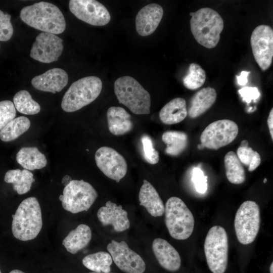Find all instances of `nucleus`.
<instances>
[{
	"instance_id": "nucleus-1",
	"label": "nucleus",
	"mask_w": 273,
	"mask_h": 273,
	"mask_svg": "<svg viewBox=\"0 0 273 273\" xmlns=\"http://www.w3.org/2000/svg\"><path fill=\"white\" fill-rule=\"evenodd\" d=\"M20 17L28 26L43 32L58 34L66 28L63 13L56 6L49 2H38L24 7Z\"/></svg>"
},
{
	"instance_id": "nucleus-2",
	"label": "nucleus",
	"mask_w": 273,
	"mask_h": 273,
	"mask_svg": "<svg viewBox=\"0 0 273 273\" xmlns=\"http://www.w3.org/2000/svg\"><path fill=\"white\" fill-rule=\"evenodd\" d=\"M42 226L41 211L38 200L34 197L24 199L13 215V236L22 241L31 240L37 237Z\"/></svg>"
},
{
	"instance_id": "nucleus-3",
	"label": "nucleus",
	"mask_w": 273,
	"mask_h": 273,
	"mask_svg": "<svg viewBox=\"0 0 273 273\" xmlns=\"http://www.w3.org/2000/svg\"><path fill=\"white\" fill-rule=\"evenodd\" d=\"M190 15L191 30L196 41L208 49L215 47L224 27L221 16L209 8H201Z\"/></svg>"
},
{
	"instance_id": "nucleus-4",
	"label": "nucleus",
	"mask_w": 273,
	"mask_h": 273,
	"mask_svg": "<svg viewBox=\"0 0 273 273\" xmlns=\"http://www.w3.org/2000/svg\"><path fill=\"white\" fill-rule=\"evenodd\" d=\"M114 92L119 102L133 113H150V95L134 78L124 76L117 79L114 82Z\"/></svg>"
},
{
	"instance_id": "nucleus-5",
	"label": "nucleus",
	"mask_w": 273,
	"mask_h": 273,
	"mask_svg": "<svg viewBox=\"0 0 273 273\" xmlns=\"http://www.w3.org/2000/svg\"><path fill=\"white\" fill-rule=\"evenodd\" d=\"M102 89V82L97 76L80 78L72 83L65 93L62 109L67 112L77 111L95 101Z\"/></svg>"
},
{
	"instance_id": "nucleus-6",
	"label": "nucleus",
	"mask_w": 273,
	"mask_h": 273,
	"mask_svg": "<svg viewBox=\"0 0 273 273\" xmlns=\"http://www.w3.org/2000/svg\"><path fill=\"white\" fill-rule=\"evenodd\" d=\"M164 212L165 224L171 237L183 240L191 236L194 228V217L181 199L176 197L169 198Z\"/></svg>"
},
{
	"instance_id": "nucleus-7",
	"label": "nucleus",
	"mask_w": 273,
	"mask_h": 273,
	"mask_svg": "<svg viewBox=\"0 0 273 273\" xmlns=\"http://www.w3.org/2000/svg\"><path fill=\"white\" fill-rule=\"evenodd\" d=\"M228 237L220 225L212 226L206 237L204 249L207 265L212 273H224L228 261Z\"/></svg>"
},
{
	"instance_id": "nucleus-8",
	"label": "nucleus",
	"mask_w": 273,
	"mask_h": 273,
	"mask_svg": "<svg viewBox=\"0 0 273 273\" xmlns=\"http://www.w3.org/2000/svg\"><path fill=\"white\" fill-rule=\"evenodd\" d=\"M98 197L94 187L83 180H72L59 196L63 208L75 214L87 211Z\"/></svg>"
},
{
	"instance_id": "nucleus-9",
	"label": "nucleus",
	"mask_w": 273,
	"mask_h": 273,
	"mask_svg": "<svg viewBox=\"0 0 273 273\" xmlns=\"http://www.w3.org/2000/svg\"><path fill=\"white\" fill-rule=\"evenodd\" d=\"M260 210L254 201L244 202L238 208L234 219V227L238 241L248 245L255 239L260 228Z\"/></svg>"
},
{
	"instance_id": "nucleus-10",
	"label": "nucleus",
	"mask_w": 273,
	"mask_h": 273,
	"mask_svg": "<svg viewBox=\"0 0 273 273\" xmlns=\"http://www.w3.org/2000/svg\"><path fill=\"white\" fill-rule=\"evenodd\" d=\"M239 128L234 121L221 119L209 124L200 136L201 144L205 148L217 150L232 143L237 137Z\"/></svg>"
},
{
	"instance_id": "nucleus-11",
	"label": "nucleus",
	"mask_w": 273,
	"mask_h": 273,
	"mask_svg": "<svg viewBox=\"0 0 273 273\" xmlns=\"http://www.w3.org/2000/svg\"><path fill=\"white\" fill-rule=\"evenodd\" d=\"M250 44L254 59L263 70L271 65L273 57V30L270 26L260 25L253 31Z\"/></svg>"
},
{
	"instance_id": "nucleus-12",
	"label": "nucleus",
	"mask_w": 273,
	"mask_h": 273,
	"mask_svg": "<svg viewBox=\"0 0 273 273\" xmlns=\"http://www.w3.org/2000/svg\"><path fill=\"white\" fill-rule=\"evenodd\" d=\"M112 260L125 273H143L146 264L142 258L124 241L111 240L107 246Z\"/></svg>"
},
{
	"instance_id": "nucleus-13",
	"label": "nucleus",
	"mask_w": 273,
	"mask_h": 273,
	"mask_svg": "<svg viewBox=\"0 0 273 273\" xmlns=\"http://www.w3.org/2000/svg\"><path fill=\"white\" fill-rule=\"evenodd\" d=\"M69 8L76 17L92 25L104 26L111 20L108 10L97 1L71 0Z\"/></svg>"
},
{
	"instance_id": "nucleus-14",
	"label": "nucleus",
	"mask_w": 273,
	"mask_h": 273,
	"mask_svg": "<svg viewBox=\"0 0 273 273\" xmlns=\"http://www.w3.org/2000/svg\"><path fill=\"white\" fill-rule=\"evenodd\" d=\"M96 164L108 177L119 182L125 175L127 165L125 159L114 149L102 147L95 154Z\"/></svg>"
},
{
	"instance_id": "nucleus-15",
	"label": "nucleus",
	"mask_w": 273,
	"mask_h": 273,
	"mask_svg": "<svg viewBox=\"0 0 273 273\" xmlns=\"http://www.w3.org/2000/svg\"><path fill=\"white\" fill-rule=\"evenodd\" d=\"M63 40L56 34L41 32L36 37L30 50L33 59L44 63L57 61L61 55Z\"/></svg>"
},
{
	"instance_id": "nucleus-16",
	"label": "nucleus",
	"mask_w": 273,
	"mask_h": 273,
	"mask_svg": "<svg viewBox=\"0 0 273 273\" xmlns=\"http://www.w3.org/2000/svg\"><path fill=\"white\" fill-rule=\"evenodd\" d=\"M163 15V9L157 4H150L142 8L135 18L138 34L143 36L152 34L159 25Z\"/></svg>"
},
{
	"instance_id": "nucleus-17",
	"label": "nucleus",
	"mask_w": 273,
	"mask_h": 273,
	"mask_svg": "<svg viewBox=\"0 0 273 273\" xmlns=\"http://www.w3.org/2000/svg\"><path fill=\"white\" fill-rule=\"evenodd\" d=\"M68 81L67 72L62 69L54 68L33 77L31 84L39 90L55 94L61 92Z\"/></svg>"
},
{
	"instance_id": "nucleus-18",
	"label": "nucleus",
	"mask_w": 273,
	"mask_h": 273,
	"mask_svg": "<svg viewBox=\"0 0 273 273\" xmlns=\"http://www.w3.org/2000/svg\"><path fill=\"white\" fill-rule=\"evenodd\" d=\"M97 216L103 225L111 224L117 232L126 231L130 226L127 211L122 209V206L110 201L98 210Z\"/></svg>"
},
{
	"instance_id": "nucleus-19",
	"label": "nucleus",
	"mask_w": 273,
	"mask_h": 273,
	"mask_svg": "<svg viewBox=\"0 0 273 273\" xmlns=\"http://www.w3.org/2000/svg\"><path fill=\"white\" fill-rule=\"evenodd\" d=\"M152 250L159 264L165 269L175 271L180 267L181 258L178 252L165 240L155 239Z\"/></svg>"
},
{
	"instance_id": "nucleus-20",
	"label": "nucleus",
	"mask_w": 273,
	"mask_h": 273,
	"mask_svg": "<svg viewBox=\"0 0 273 273\" xmlns=\"http://www.w3.org/2000/svg\"><path fill=\"white\" fill-rule=\"evenodd\" d=\"M139 199L140 205L152 216L158 217L164 214L165 207L162 200L152 185L146 179L140 188Z\"/></svg>"
},
{
	"instance_id": "nucleus-21",
	"label": "nucleus",
	"mask_w": 273,
	"mask_h": 273,
	"mask_svg": "<svg viewBox=\"0 0 273 273\" xmlns=\"http://www.w3.org/2000/svg\"><path fill=\"white\" fill-rule=\"evenodd\" d=\"M217 93L214 88H203L191 98L188 114L190 118H197L207 111L216 101Z\"/></svg>"
},
{
	"instance_id": "nucleus-22",
	"label": "nucleus",
	"mask_w": 273,
	"mask_h": 273,
	"mask_svg": "<svg viewBox=\"0 0 273 273\" xmlns=\"http://www.w3.org/2000/svg\"><path fill=\"white\" fill-rule=\"evenodd\" d=\"M108 125L110 132L116 135L124 134L133 127L131 116L120 107H111L107 112Z\"/></svg>"
},
{
	"instance_id": "nucleus-23",
	"label": "nucleus",
	"mask_w": 273,
	"mask_h": 273,
	"mask_svg": "<svg viewBox=\"0 0 273 273\" xmlns=\"http://www.w3.org/2000/svg\"><path fill=\"white\" fill-rule=\"evenodd\" d=\"M92 239L90 228L84 224H80L69 232L62 242L66 249L74 254L85 248Z\"/></svg>"
},
{
	"instance_id": "nucleus-24",
	"label": "nucleus",
	"mask_w": 273,
	"mask_h": 273,
	"mask_svg": "<svg viewBox=\"0 0 273 273\" xmlns=\"http://www.w3.org/2000/svg\"><path fill=\"white\" fill-rule=\"evenodd\" d=\"M188 115L185 100L176 98L167 103L160 110L159 118L166 124H173L180 122Z\"/></svg>"
},
{
	"instance_id": "nucleus-25",
	"label": "nucleus",
	"mask_w": 273,
	"mask_h": 273,
	"mask_svg": "<svg viewBox=\"0 0 273 273\" xmlns=\"http://www.w3.org/2000/svg\"><path fill=\"white\" fill-rule=\"evenodd\" d=\"M16 160L28 170L40 169L47 164L45 155L35 147L22 148L17 153Z\"/></svg>"
},
{
	"instance_id": "nucleus-26",
	"label": "nucleus",
	"mask_w": 273,
	"mask_h": 273,
	"mask_svg": "<svg viewBox=\"0 0 273 273\" xmlns=\"http://www.w3.org/2000/svg\"><path fill=\"white\" fill-rule=\"evenodd\" d=\"M4 180L7 183L12 184L13 189L19 195L28 192L32 184L35 181L33 173L25 169L22 170L17 169L8 171L5 174Z\"/></svg>"
},
{
	"instance_id": "nucleus-27",
	"label": "nucleus",
	"mask_w": 273,
	"mask_h": 273,
	"mask_svg": "<svg viewBox=\"0 0 273 273\" xmlns=\"http://www.w3.org/2000/svg\"><path fill=\"white\" fill-rule=\"evenodd\" d=\"M224 163L226 176L230 183L239 185L245 181L246 174L244 168L235 152L230 151L225 154Z\"/></svg>"
},
{
	"instance_id": "nucleus-28",
	"label": "nucleus",
	"mask_w": 273,
	"mask_h": 273,
	"mask_svg": "<svg viewBox=\"0 0 273 273\" xmlns=\"http://www.w3.org/2000/svg\"><path fill=\"white\" fill-rule=\"evenodd\" d=\"M162 140L166 145L165 153L169 155L176 156L186 148L188 138L187 134L184 132L167 131L162 134Z\"/></svg>"
},
{
	"instance_id": "nucleus-29",
	"label": "nucleus",
	"mask_w": 273,
	"mask_h": 273,
	"mask_svg": "<svg viewBox=\"0 0 273 273\" xmlns=\"http://www.w3.org/2000/svg\"><path fill=\"white\" fill-rule=\"evenodd\" d=\"M111 255L105 251L89 254L82 259L83 264L88 269L96 272L108 273L112 263Z\"/></svg>"
},
{
	"instance_id": "nucleus-30",
	"label": "nucleus",
	"mask_w": 273,
	"mask_h": 273,
	"mask_svg": "<svg viewBox=\"0 0 273 273\" xmlns=\"http://www.w3.org/2000/svg\"><path fill=\"white\" fill-rule=\"evenodd\" d=\"M30 126V121L25 116L17 117L0 130V139L5 142L17 139L27 131Z\"/></svg>"
},
{
	"instance_id": "nucleus-31",
	"label": "nucleus",
	"mask_w": 273,
	"mask_h": 273,
	"mask_svg": "<svg viewBox=\"0 0 273 273\" xmlns=\"http://www.w3.org/2000/svg\"><path fill=\"white\" fill-rule=\"evenodd\" d=\"M13 102L17 110L25 115H35L40 111L39 104L31 97L29 93L26 90H22L17 93Z\"/></svg>"
},
{
	"instance_id": "nucleus-32",
	"label": "nucleus",
	"mask_w": 273,
	"mask_h": 273,
	"mask_svg": "<svg viewBox=\"0 0 273 273\" xmlns=\"http://www.w3.org/2000/svg\"><path fill=\"white\" fill-rule=\"evenodd\" d=\"M205 80V70L199 64L193 63L190 65L188 73L183 81L186 88L195 90L202 86Z\"/></svg>"
},
{
	"instance_id": "nucleus-33",
	"label": "nucleus",
	"mask_w": 273,
	"mask_h": 273,
	"mask_svg": "<svg viewBox=\"0 0 273 273\" xmlns=\"http://www.w3.org/2000/svg\"><path fill=\"white\" fill-rule=\"evenodd\" d=\"M16 115L14 103L10 100L0 102V130L10 121L15 119Z\"/></svg>"
},
{
	"instance_id": "nucleus-34",
	"label": "nucleus",
	"mask_w": 273,
	"mask_h": 273,
	"mask_svg": "<svg viewBox=\"0 0 273 273\" xmlns=\"http://www.w3.org/2000/svg\"><path fill=\"white\" fill-rule=\"evenodd\" d=\"M143 155L147 162L151 164L158 163L159 157V153L154 147L151 138L147 135H143L141 138Z\"/></svg>"
},
{
	"instance_id": "nucleus-35",
	"label": "nucleus",
	"mask_w": 273,
	"mask_h": 273,
	"mask_svg": "<svg viewBox=\"0 0 273 273\" xmlns=\"http://www.w3.org/2000/svg\"><path fill=\"white\" fill-rule=\"evenodd\" d=\"M14 32L11 22V15L0 10V41H6L11 39Z\"/></svg>"
},
{
	"instance_id": "nucleus-36",
	"label": "nucleus",
	"mask_w": 273,
	"mask_h": 273,
	"mask_svg": "<svg viewBox=\"0 0 273 273\" xmlns=\"http://www.w3.org/2000/svg\"><path fill=\"white\" fill-rule=\"evenodd\" d=\"M207 176L204 174L203 171L199 167H195L193 170L192 180L197 192L201 194L206 192L207 189Z\"/></svg>"
},
{
	"instance_id": "nucleus-37",
	"label": "nucleus",
	"mask_w": 273,
	"mask_h": 273,
	"mask_svg": "<svg viewBox=\"0 0 273 273\" xmlns=\"http://www.w3.org/2000/svg\"><path fill=\"white\" fill-rule=\"evenodd\" d=\"M256 152L248 146H240L237 151V156L241 163L249 166Z\"/></svg>"
},
{
	"instance_id": "nucleus-38",
	"label": "nucleus",
	"mask_w": 273,
	"mask_h": 273,
	"mask_svg": "<svg viewBox=\"0 0 273 273\" xmlns=\"http://www.w3.org/2000/svg\"><path fill=\"white\" fill-rule=\"evenodd\" d=\"M242 98V100L247 103H250L252 100L255 101L260 96L258 89L256 87L246 86L238 90Z\"/></svg>"
},
{
	"instance_id": "nucleus-39",
	"label": "nucleus",
	"mask_w": 273,
	"mask_h": 273,
	"mask_svg": "<svg viewBox=\"0 0 273 273\" xmlns=\"http://www.w3.org/2000/svg\"><path fill=\"white\" fill-rule=\"evenodd\" d=\"M261 158L259 154L256 152L254 156L250 165H249L248 170L252 171L254 170L260 164Z\"/></svg>"
},
{
	"instance_id": "nucleus-40",
	"label": "nucleus",
	"mask_w": 273,
	"mask_h": 273,
	"mask_svg": "<svg viewBox=\"0 0 273 273\" xmlns=\"http://www.w3.org/2000/svg\"><path fill=\"white\" fill-rule=\"evenodd\" d=\"M250 72L246 71H242L241 72L240 75L236 76L237 82L240 85H244L248 82L247 77Z\"/></svg>"
},
{
	"instance_id": "nucleus-41",
	"label": "nucleus",
	"mask_w": 273,
	"mask_h": 273,
	"mask_svg": "<svg viewBox=\"0 0 273 273\" xmlns=\"http://www.w3.org/2000/svg\"><path fill=\"white\" fill-rule=\"evenodd\" d=\"M267 125L272 140H273V109L270 111L267 120Z\"/></svg>"
},
{
	"instance_id": "nucleus-42",
	"label": "nucleus",
	"mask_w": 273,
	"mask_h": 273,
	"mask_svg": "<svg viewBox=\"0 0 273 273\" xmlns=\"http://www.w3.org/2000/svg\"><path fill=\"white\" fill-rule=\"evenodd\" d=\"M72 180L71 178L69 175H65L62 178V184L64 186L67 185Z\"/></svg>"
},
{
	"instance_id": "nucleus-43",
	"label": "nucleus",
	"mask_w": 273,
	"mask_h": 273,
	"mask_svg": "<svg viewBox=\"0 0 273 273\" xmlns=\"http://www.w3.org/2000/svg\"><path fill=\"white\" fill-rule=\"evenodd\" d=\"M248 144L249 143H248V141L246 140H244L241 142L240 146H248Z\"/></svg>"
},
{
	"instance_id": "nucleus-44",
	"label": "nucleus",
	"mask_w": 273,
	"mask_h": 273,
	"mask_svg": "<svg viewBox=\"0 0 273 273\" xmlns=\"http://www.w3.org/2000/svg\"><path fill=\"white\" fill-rule=\"evenodd\" d=\"M9 273H25L19 269H14L11 271Z\"/></svg>"
},
{
	"instance_id": "nucleus-45",
	"label": "nucleus",
	"mask_w": 273,
	"mask_h": 273,
	"mask_svg": "<svg viewBox=\"0 0 273 273\" xmlns=\"http://www.w3.org/2000/svg\"><path fill=\"white\" fill-rule=\"evenodd\" d=\"M273 262H272L269 266V272L273 273Z\"/></svg>"
},
{
	"instance_id": "nucleus-46",
	"label": "nucleus",
	"mask_w": 273,
	"mask_h": 273,
	"mask_svg": "<svg viewBox=\"0 0 273 273\" xmlns=\"http://www.w3.org/2000/svg\"><path fill=\"white\" fill-rule=\"evenodd\" d=\"M198 147L199 149H204L205 148L204 147V146L203 145H202L201 144L199 145Z\"/></svg>"
},
{
	"instance_id": "nucleus-47",
	"label": "nucleus",
	"mask_w": 273,
	"mask_h": 273,
	"mask_svg": "<svg viewBox=\"0 0 273 273\" xmlns=\"http://www.w3.org/2000/svg\"><path fill=\"white\" fill-rule=\"evenodd\" d=\"M266 181H267V179L266 178H265L264 180H263V183H265Z\"/></svg>"
},
{
	"instance_id": "nucleus-48",
	"label": "nucleus",
	"mask_w": 273,
	"mask_h": 273,
	"mask_svg": "<svg viewBox=\"0 0 273 273\" xmlns=\"http://www.w3.org/2000/svg\"><path fill=\"white\" fill-rule=\"evenodd\" d=\"M89 273H99V272H89ZM108 273H110V272H108Z\"/></svg>"
},
{
	"instance_id": "nucleus-49",
	"label": "nucleus",
	"mask_w": 273,
	"mask_h": 273,
	"mask_svg": "<svg viewBox=\"0 0 273 273\" xmlns=\"http://www.w3.org/2000/svg\"><path fill=\"white\" fill-rule=\"evenodd\" d=\"M0 273H2L1 271V269H0Z\"/></svg>"
}]
</instances>
